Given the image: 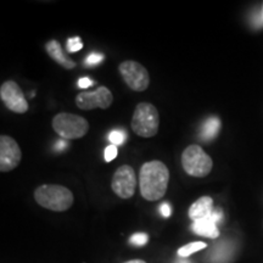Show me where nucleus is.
I'll list each match as a JSON object with an SVG mask.
<instances>
[{"label":"nucleus","instance_id":"f257e3e1","mask_svg":"<svg viewBox=\"0 0 263 263\" xmlns=\"http://www.w3.org/2000/svg\"><path fill=\"white\" fill-rule=\"evenodd\" d=\"M170 183V171L161 161L154 160L141 166L139 173L140 194L147 201H157L164 196Z\"/></svg>","mask_w":263,"mask_h":263},{"label":"nucleus","instance_id":"f03ea898","mask_svg":"<svg viewBox=\"0 0 263 263\" xmlns=\"http://www.w3.org/2000/svg\"><path fill=\"white\" fill-rule=\"evenodd\" d=\"M38 205L54 212H64L73 205V194L68 188L58 184H44L34 190Z\"/></svg>","mask_w":263,"mask_h":263},{"label":"nucleus","instance_id":"7ed1b4c3","mask_svg":"<svg viewBox=\"0 0 263 263\" xmlns=\"http://www.w3.org/2000/svg\"><path fill=\"white\" fill-rule=\"evenodd\" d=\"M130 126L137 136L143 138L155 137L160 127L159 111L150 103L138 104L132 117Z\"/></svg>","mask_w":263,"mask_h":263},{"label":"nucleus","instance_id":"20e7f679","mask_svg":"<svg viewBox=\"0 0 263 263\" xmlns=\"http://www.w3.org/2000/svg\"><path fill=\"white\" fill-rule=\"evenodd\" d=\"M51 126L65 140L80 139L89 130V123L84 117L68 112L58 114L52 118Z\"/></svg>","mask_w":263,"mask_h":263},{"label":"nucleus","instance_id":"39448f33","mask_svg":"<svg viewBox=\"0 0 263 263\" xmlns=\"http://www.w3.org/2000/svg\"><path fill=\"white\" fill-rule=\"evenodd\" d=\"M182 166L189 176L202 178L211 172L213 162L201 146L193 144L183 151Z\"/></svg>","mask_w":263,"mask_h":263},{"label":"nucleus","instance_id":"423d86ee","mask_svg":"<svg viewBox=\"0 0 263 263\" xmlns=\"http://www.w3.org/2000/svg\"><path fill=\"white\" fill-rule=\"evenodd\" d=\"M118 70L126 84L134 91H144L150 84L149 72L137 61L127 60L118 66Z\"/></svg>","mask_w":263,"mask_h":263},{"label":"nucleus","instance_id":"0eeeda50","mask_svg":"<svg viewBox=\"0 0 263 263\" xmlns=\"http://www.w3.org/2000/svg\"><path fill=\"white\" fill-rule=\"evenodd\" d=\"M137 176L133 167L123 164L118 167L111 180V189L121 199H130L137 188Z\"/></svg>","mask_w":263,"mask_h":263},{"label":"nucleus","instance_id":"6e6552de","mask_svg":"<svg viewBox=\"0 0 263 263\" xmlns=\"http://www.w3.org/2000/svg\"><path fill=\"white\" fill-rule=\"evenodd\" d=\"M114 101V95L106 87H99L94 91H83L76 97V105L81 110H94V108H108Z\"/></svg>","mask_w":263,"mask_h":263},{"label":"nucleus","instance_id":"1a4fd4ad","mask_svg":"<svg viewBox=\"0 0 263 263\" xmlns=\"http://www.w3.org/2000/svg\"><path fill=\"white\" fill-rule=\"evenodd\" d=\"M0 99L9 110L15 114H25L28 110V103L24 91L14 81H6L0 87Z\"/></svg>","mask_w":263,"mask_h":263},{"label":"nucleus","instance_id":"9d476101","mask_svg":"<svg viewBox=\"0 0 263 263\" xmlns=\"http://www.w3.org/2000/svg\"><path fill=\"white\" fill-rule=\"evenodd\" d=\"M22 159V151L17 141L9 136L0 137V171L10 172L18 166Z\"/></svg>","mask_w":263,"mask_h":263},{"label":"nucleus","instance_id":"9b49d317","mask_svg":"<svg viewBox=\"0 0 263 263\" xmlns=\"http://www.w3.org/2000/svg\"><path fill=\"white\" fill-rule=\"evenodd\" d=\"M223 212L221 209L213 210L212 215L207 217L205 219H200V221L193 222L192 229L193 232L197 235L206 236V238L216 239L219 236V230L217 228V224L222 221Z\"/></svg>","mask_w":263,"mask_h":263},{"label":"nucleus","instance_id":"f8f14e48","mask_svg":"<svg viewBox=\"0 0 263 263\" xmlns=\"http://www.w3.org/2000/svg\"><path fill=\"white\" fill-rule=\"evenodd\" d=\"M45 50H47L48 55L52 60L66 68V70H72V68L76 67V62L66 54L61 47V44L58 41H54V39L49 41L45 44Z\"/></svg>","mask_w":263,"mask_h":263},{"label":"nucleus","instance_id":"ddd939ff","mask_svg":"<svg viewBox=\"0 0 263 263\" xmlns=\"http://www.w3.org/2000/svg\"><path fill=\"white\" fill-rule=\"evenodd\" d=\"M213 200L210 196H202L197 199L192 206L189 207L188 215L193 222L205 219L210 217L213 212Z\"/></svg>","mask_w":263,"mask_h":263},{"label":"nucleus","instance_id":"4468645a","mask_svg":"<svg viewBox=\"0 0 263 263\" xmlns=\"http://www.w3.org/2000/svg\"><path fill=\"white\" fill-rule=\"evenodd\" d=\"M219 130H221V120L218 117H210L202 124L201 130H200V138L203 141H210L215 139Z\"/></svg>","mask_w":263,"mask_h":263},{"label":"nucleus","instance_id":"2eb2a0df","mask_svg":"<svg viewBox=\"0 0 263 263\" xmlns=\"http://www.w3.org/2000/svg\"><path fill=\"white\" fill-rule=\"evenodd\" d=\"M207 245L205 242H201V241H196V242H190V244L183 246V248H180L178 250V255L180 257H189L190 255L195 254L197 251H201V250L206 249Z\"/></svg>","mask_w":263,"mask_h":263},{"label":"nucleus","instance_id":"dca6fc26","mask_svg":"<svg viewBox=\"0 0 263 263\" xmlns=\"http://www.w3.org/2000/svg\"><path fill=\"white\" fill-rule=\"evenodd\" d=\"M127 139V134L124 130H112L108 136V140L111 141V145L118 146L124 144V141Z\"/></svg>","mask_w":263,"mask_h":263},{"label":"nucleus","instance_id":"f3484780","mask_svg":"<svg viewBox=\"0 0 263 263\" xmlns=\"http://www.w3.org/2000/svg\"><path fill=\"white\" fill-rule=\"evenodd\" d=\"M149 240V236L145 233H136L134 235L130 236V244L136 245V246H143L145 245Z\"/></svg>","mask_w":263,"mask_h":263},{"label":"nucleus","instance_id":"a211bd4d","mask_svg":"<svg viewBox=\"0 0 263 263\" xmlns=\"http://www.w3.org/2000/svg\"><path fill=\"white\" fill-rule=\"evenodd\" d=\"M83 48V43L81 42L80 37H74V38H70L67 41V49L70 52H74L81 50Z\"/></svg>","mask_w":263,"mask_h":263},{"label":"nucleus","instance_id":"6ab92c4d","mask_svg":"<svg viewBox=\"0 0 263 263\" xmlns=\"http://www.w3.org/2000/svg\"><path fill=\"white\" fill-rule=\"evenodd\" d=\"M104 60L103 54H98V52H91L90 55H88L85 59V64L87 65H98Z\"/></svg>","mask_w":263,"mask_h":263},{"label":"nucleus","instance_id":"aec40b11","mask_svg":"<svg viewBox=\"0 0 263 263\" xmlns=\"http://www.w3.org/2000/svg\"><path fill=\"white\" fill-rule=\"evenodd\" d=\"M116 156H117V146L108 145L106 149H105L104 157H105V161H106V162H110V161L116 159Z\"/></svg>","mask_w":263,"mask_h":263},{"label":"nucleus","instance_id":"412c9836","mask_svg":"<svg viewBox=\"0 0 263 263\" xmlns=\"http://www.w3.org/2000/svg\"><path fill=\"white\" fill-rule=\"evenodd\" d=\"M160 212L164 218H168V217L172 215V209H171L170 203L168 202H163L162 205L160 206Z\"/></svg>","mask_w":263,"mask_h":263},{"label":"nucleus","instance_id":"4be33fe9","mask_svg":"<svg viewBox=\"0 0 263 263\" xmlns=\"http://www.w3.org/2000/svg\"><path fill=\"white\" fill-rule=\"evenodd\" d=\"M254 25L257 28L263 27V6L261 8V10H259V11H257V14H256L255 20H254Z\"/></svg>","mask_w":263,"mask_h":263},{"label":"nucleus","instance_id":"5701e85b","mask_svg":"<svg viewBox=\"0 0 263 263\" xmlns=\"http://www.w3.org/2000/svg\"><path fill=\"white\" fill-rule=\"evenodd\" d=\"M95 83L91 80H89V78H87V77H84V78H81L80 81H78V87L80 88H89V87H91V85H94Z\"/></svg>","mask_w":263,"mask_h":263},{"label":"nucleus","instance_id":"b1692460","mask_svg":"<svg viewBox=\"0 0 263 263\" xmlns=\"http://www.w3.org/2000/svg\"><path fill=\"white\" fill-rule=\"evenodd\" d=\"M66 147H67V141H66L65 139L58 140L54 145V149L57 151H64Z\"/></svg>","mask_w":263,"mask_h":263},{"label":"nucleus","instance_id":"393cba45","mask_svg":"<svg viewBox=\"0 0 263 263\" xmlns=\"http://www.w3.org/2000/svg\"><path fill=\"white\" fill-rule=\"evenodd\" d=\"M124 263H146V262L143 261V259H130V261H127Z\"/></svg>","mask_w":263,"mask_h":263},{"label":"nucleus","instance_id":"a878e982","mask_svg":"<svg viewBox=\"0 0 263 263\" xmlns=\"http://www.w3.org/2000/svg\"><path fill=\"white\" fill-rule=\"evenodd\" d=\"M178 263H190V262L186 261V259H179Z\"/></svg>","mask_w":263,"mask_h":263}]
</instances>
